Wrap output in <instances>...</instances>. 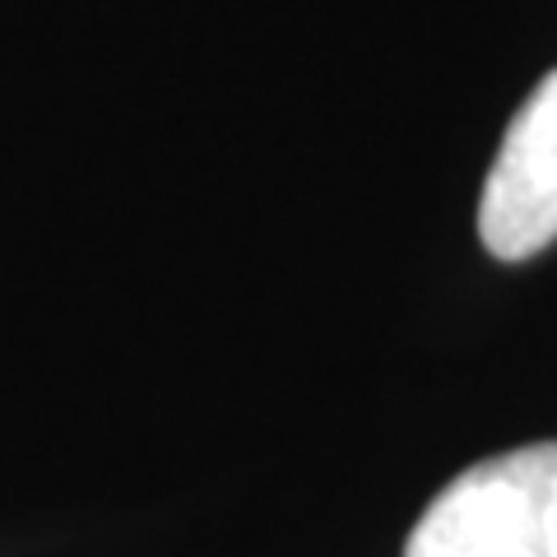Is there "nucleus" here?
Listing matches in <instances>:
<instances>
[{
	"mask_svg": "<svg viewBox=\"0 0 557 557\" xmlns=\"http://www.w3.org/2000/svg\"><path fill=\"white\" fill-rule=\"evenodd\" d=\"M405 557H557V442L450 479L418 516Z\"/></svg>",
	"mask_w": 557,
	"mask_h": 557,
	"instance_id": "f257e3e1",
	"label": "nucleus"
},
{
	"mask_svg": "<svg viewBox=\"0 0 557 557\" xmlns=\"http://www.w3.org/2000/svg\"><path fill=\"white\" fill-rule=\"evenodd\" d=\"M479 237L497 260H530L557 242V70L502 135L479 200Z\"/></svg>",
	"mask_w": 557,
	"mask_h": 557,
	"instance_id": "f03ea898",
	"label": "nucleus"
}]
</instances>
